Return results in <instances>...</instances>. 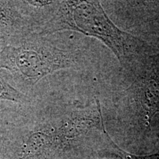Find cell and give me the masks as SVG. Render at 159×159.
Segmentation results:
<instances>
[{
    "mask_svg": "<svg viewBox=\"0 0 159 159\" xmlns=\"http://www.w3.org/2000/svg\"><path fill=\"white\" fill-rule=\"evenodd\" d=\"M132 89L150 125L152 117L159 112V70L139 77L132 85Z\"/></svg>",
    "mask_w": 159,
    "mask_h": 159,
    "instance_id": "4",
    "label": "cell"
},
{
    "mask_svg": "<svg viewBox=\"0 0 159 159\" xmlns=\"http://www.w3.org/2000/svg\"><path fill=\"white\" fill-rule=\"evenodd\" d=\"M20 105L13 102L0 101V146L5 142L13 128Z\"/></svg>",
    "mask_w": 159,
    "mask_h": 159,
    "instance_id": "6",
    "label": "cell"
},
{
    "mask_svg": "<svg viewBox=\"0 0 159 159\" xmlns=\"http://www.w3.org/2000/svg\"><path fill=\"white\" fill-rule=\"evenodd\" d=\"M0 159H5V156H4L3 152L0 150Z\"/></svg>",
    "mask_w": 159,
    "mask_h": 159,
    "instance_id": "7",
    "label": "cell"
},
{
    "mask_svg": "<svg viewBox=\"0 0 159 159\" xmlns=\"http://www.w3.org/2000/svg\"><path fill=\"white\" fill-rule=\"evenodd\" d=\"M2 46L1 44H0V52H1V50H2Z\"/></svg>",
    "mask_w": 159,
    "mask_h": 159,
    "instance_id": "8",
    "label": "cell"
},
{
    "mask_svg": "<svg viewBox=\"0 0 159 159\" xmlns=\"http://www.w3.org/2000/svg\"><path fill=\"white\" fill-rule=\"evenodd\" d=\"M63 30L78 31L99 39L119 61L126 55L128 44L134 39L119 30L108 17L99 2L95 1L59 2L58 8L37 34L43 36Z\"/></svg>",
    "mask_w": 159,
    "mask_h": 159,
    "instance_id": "2",
    "label": "cell"
},
{
    "mask_svg": "<svg viewBox=\"0 0 159 159\" xmlns=\"http://www.w3.org/2000/svg\"><path fill=\"white\" fill-rule=\"evenodd\" d=\"M73 62L70 52L35 33L16 44L5 46L0 52V69L8 73L13 84L23 94L40 80L69 68Z\"/></svg>",
    "mask_w": 159,
    "mask_h": 159,
    "instance_id": "1",
    "label": "cell"
},
{
    "mask_svg": "<svg viewBox=\"0 0 159 159\" xmlns=\"http://www.w3.org/2000/svg\"><path fill=\"white\" fill-rule=\"evenodd\" d=\"M34 26L23 1L0 0V44L2 47L16 44L33 34Z\"/></svg>",
    "mask_w": 159,
    "mask_h": 159,
    "instance_id": "3",
    "label": "cell"
},
{
    "mask_svg": "<svg viewBox=\"0 0 159 159\" xmlns=\"http://www.w3.org/2000/svg\"><path fill=\"white\" fill-rule=\"evenodd\" d=\"M0 101L19 105L28 104L31 101L29 96L16 89L10 75L2 69H0Z\"/></svg>",
    "mask_w": 159,
    "mask_h": 159,
    "instance_id": "5",
    "label": "cell"
}]
</instances>
